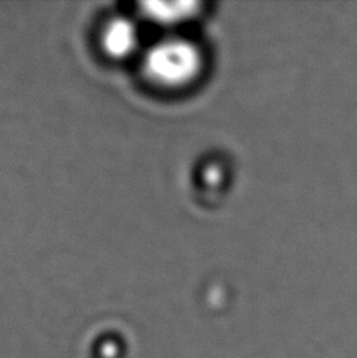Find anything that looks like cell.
<instances>
[{
  "label": "cell",
  "instance_id": "6da1fadb",
  "mask_svg": "<svg viewBox=\"0 0 357 358\" xmlns=\"http://www.w3.org/2000/svg\"><path fill=\"white\" fill-rule=\"evenodd\" d=\"M197 52L186 43H167L153 50L148 59L151 76L167 84L184 82L197 69Z\"/></svg>",
  "mask_w": 357,
  "mask_h": 358
},
{
  "label": "cell",
  "instance_id": "7a4b0ae2",
  "mask_svg": "<svg viewBox=\"0 0 357 358\" xmlns=\"http://www.w3.org/2000/svg\"><path fill=\"white\" fill-rule=\"evenodd\" d=\"M106 48L111 52L123 54L130 49L134 43V30L130 24L126 22H113L109 29H107L106 35Z\"/></svg>",
  "mask_w": 357,
  "mask_h": 358
}]
</instances>
